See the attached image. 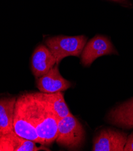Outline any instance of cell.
<instances>
[{
	"label": "cell",
	"instance_id": "cell-1",
	"mask_svg": "<svg viewBox=\"0 0 133 151\" xmlns=\"http://www.w3.org/2000/svg\"><path fill=\"white\" fill-rule=\"evenodd\" d=\"M33 112L36 132L42 146H50L57 137L59 119L41 92L31 93Z\"/></svg>",
	"mask_w": 133,
	"mask_h": 151
},
{
	"label": "cell",
	"instance_id": "cell-2",
	"mask_svg": "<svg viewBox=\"0 0 133 151\" xmlns=\"http://www.w3.org/2000/svg\"><path fill=\"white\" fill-rule=\"evenodd\" d=\"M13 129L19 136L40 144L34 120L31 93H25L17 98Z\"/></svg>",
	"mask_w": 133,
	"mask_h": 151
},
{
	"label": "cell",
	"instance_id": "cell-3",
	"mask_svg": "<svg viewBox=\"0 0 133 151\" xmlns=\"http://www.w3.org/2000/svg\"><path fill=\"white\" fill-rule=\"evenodd\" d=\"M85 140V131L72 114L59 119L56 142L70 150L80 149Z\"/></svg>",
	"mask_w": 133,
	"mask_h": 151
},
{
	"label": "cell",
	"instance_id": "cell-4",
	"mask_svg": "<svg viewBox=\"0 0 133 151\" xmlns=\"http://www.w3.org/2000/svg\"><path fill=\"white\" fill-rule=\"evenodd\" d=\"M87 37L83 35L76 36H57L46 39V46L55 57L56 65L65 57H79L86 44Z\"/></svg>",
	"mask_w": 133,
	"mask_h": 151
},
{
	"label": "cell",
	"instance_id": "cell-5",
	"mask_svg": "<svg viewBox=\"0 0 133 151\" xmlns=\"http://www.w3.org/2000/svg\"><path fill=\"white\" fill-rule=\"evenodd\" d=\"M117 54L113 44L107 37L97 35L85 45L81 54V63L87 67L100 57Z\"/></svg>",
	"mask_w": 133,
	"mask_h": 151
},
{
	"label": "cell",
	"instance_id": "cell-6",
	"mask_svg": "<svg viewBox=\"0 0 133 151\" xmlns=\"http://www.w3.org/2000/svg\"><path fill=\"white\" fill-rule=\"evenodd\" d=\"M126 133L113 129L99 132L93 141L94 151H123L127 140Z\"/></svg>",
	"mask_w": 133,
	"mask_h": 151
},
{
	"label": "cell",
	"instance_id": "cell-7",
	"mask_svg": "<svg viewBox=\"0 0 133 151\" xmlns=\"http://www.w3.org/2000/svg\"><path fill=\"white\" fill-rule=\"evenodd\" d=\"M36 86L40 92L53 93L67 90L71 86V83L62 76L58 65H55L47 73L36 78Z\"/></svg>",
	"mask_w": 133,
	"mask_h": 151
},
{
	"label": "cell",
	"instance_id": "cell-8",
	"mask_svg": "<svg viewBox=\"0 0 133 151\" xmlns=\"http://www.w3.org/2000/svg\"><path fill=\"white\" fill-rule=\"evenodd\" d=\"M56 65V59L46 45L40 44L35 48L31 60V68L36 78L47 73Z\"/></svg>",
	"mask_w": 133,
	"mask_h": 151
},
{
	"label": "cell",
	"instance_id": "cell-9",
	"mask_svg": "<svg viewBox=\"0 0 133 151\" xmlns=\"http://www.w3.org/2000/svg\"><path fill=\"white\" fill-rule=\"evenodd\" d=\"M107 119L110 124L119 127L133 128V98L113 109Z\"/></svg>",
	"mask_w": 133,
	"mask_h": 151
},
{
	"label": "cell",
	"instance_id": "cell-10",
	"mask_svg": "<svg viewBox=\"0 0 133 151\" xmlns=\"http://www.w3.org/2000/svg\"><path fill=\"white\" fill-rule=\"evenodd\" d=\"M17 98L4 97L0 99V131L7 134L14 131L13 120Z\"/></svg>",
	"mask_w": 133,
	"mask_h": 151
},
{
	"label": "cell",
	"instance_id": "cell-11",
	"mask_svg": "<svg viewBox=\"0 0 133 151\" xmlns=\"http://www.w3.org/2000/svg\"><path fill=\"white\" fill-rule=\"evenodd\" d=\"M41 94L43 98L48 103L59 119L63 118L71 114L65 101L62 92L53 93L41 92Z\"/></svg>",
	"mask_w": 133,
	"mask_h": 151
},
{
	"label": "cell",
	"instance_id": "cell-12",
	"mask_svg": "<svg viewBox=\"0 0 133 151\" xmlns=\"http://www.w3.org/2000/svg\"><path fill=\"white\" fill-rule=\"evenodd\" d=\"M14 151H37L41 149L36 146V142L19 136L15 132H14Z\"/></svg>",
	"mask_w": 133,
	"mask_h": 151
},
{
	"label": "cell",
	"instance_id": "cell-13",
	"mask_svg": "<svg viewBox=\"0 0 133 151\" xmlns=\"http://www.w3.org/2000/svg\"><path fill=\"white\" fill-rule=\"evenodd\" d=\"M14 132L5 134L0 131V151H14Z\"/></svg>",
	"mask_w": 133,
	"mask_h": 151
},
{
	"label": "cell",
	"instance_id": "cell-14",
	"mask_svg": "<svg viewBox=\"0 0 133 151\" xmlns=\"http://www.w3.org/2000/svg\"><path fill=\"white\" fill-rule=\"evenodd\" d=\"M124 150L133 151V132L128 136Z\"/></svg>",
	"mask_w": 133,
	"mask_h": 151
},
{
	"label": "cell",
	"instance_id": "cell-15",
	"mask_svg": "<svg viewBox=\"0 0 133 151\" xmlns=\"http://www.w3.org/2000/svg\"><path fill=\"white\" fill-rule=\"evenodd\" d=\"M112 1L118 2V3H124L127 1V0H112Z\"/></svg>",
	"mask_w": 133,
	"mask_h": 151
}]
</instances>
